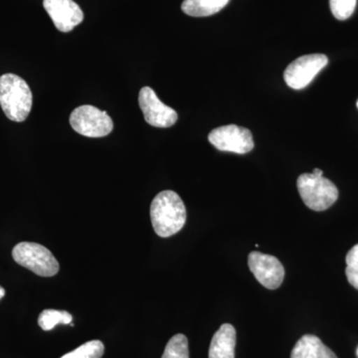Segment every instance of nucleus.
I'll return each instance as SVG.
<instances>
[{
    "mask_svg": "<svg viewBox=\"0 0 358 358\" xmlns=\"http://www.w3.org/2000/svg\"><path fill=\"white\" fill-rule=\"evenodd\" d=\"M152 227L162 238L173 236L186 222V208L182 199L173 190L159 192L150 205Z\"/></svg>",
    "mask_w": 358,
    "mask_h": 358,
    "instance_id": "1",
    "label": "nucleus"
},
{
    "mask_svg": "<svg viewBox=\"0 0 358 358\" xmlns=\"http://www.w3.org/2000/svg\"><path fill=\"white\" fill-rule=\"evenodd\" d=\"M0 106L9 120L24 122L31 112L32 93L24 80L15 74L0 77Z\"/></svg>",
    "mask_w": 358,
    "mask_h": 358,
    "instance_id": "2",
    "label": "nucleus"
},
{
    "mask_svg": "<svg viewBox=\"0 0 358 358\" xmlns=\"http://www.w3.org/2000/svg\"><path fill=\"white\" fill-rule=\"evenodd\" d=\"M296 187L303 203L313 211L327 210L338 199V190L334 183L313 173L301 174Z\"/></svg>",
    "mask_w": 358,
    "mask_h": 358,
    "instance_id": "3",
    "label": "nucleus"
},
{
    "mask_svg": "<svg viewBox=\"0 0 358 358\" xmlns=\"http://www.w3.org/2000/svg\"><path fill=\"white\" fill-rule=\"evenodd\" d=\"M16 263L40 277H53L59 272V263L50 250L32 242H21L13 250Z\"/></svg>",
    "mask_w": 358,
    "mask_h": 358,
    "instance_id": "4",
    "label": "nucleus"
},
{
    "mask_svg": "<svg viewBox=\"0 0 358 358\" xmlns=\"http://www.w3.org/2000/svg\"><path fill=\"white\" fill-rule=\"evenodd\" d=\"M70 124L78 134L88 138H103L112 133L114 129L107 112L90 105L81 106L73 110Z\"/></svg>",
    "mask_w": 358,
    "mask_h": 358,
    "instance_id": "5",
    "label": "nucleus"
},
{
    "mask_svg": "<svg viewBox=\"0 0 358 358\" xmlns=\"http://www.w3.org/2000/svg\"><path fill=\"white\" fill-rule=\"evenodd\" d=\"M209 143L221 152L245 155L254 148L253 136L250 129L236 124L219 127L210 131Z\"/></svg>",
    "mask_w": 358,
    "mask_h": 358,
    "instance_id": "6",
    "label": "nucleus"
},
{
    "mask_svg": "<svg viewBox=\"0 0 358 358\" xmlns=\"http://www.w3.org/2000/svg\"><path fill=\"white\" fill-rule=\"evenodd\" d=\"M329 63L324 54H310L293 61L284 73V79L289 88L301 90L312 83L315 77Z\"/></svg>",
    "mask_w": 358,
    "mask_h": 358,
    "instance_id": "7",
    "label": "nucleus"
},
{
    "mask_svg": "<svg viewBox=\"0 0 358 358\" xmlns=\"http://www.w3.org/2000/svg\"><path fill=\"white\" fill-rule=\"evenodd\" d=\"M138 103L145 122L155 128H171L178 122V113L164 105L150 87H143L138 95Z\"/></svg>",
    "mask_w": 358,
    "mask_h": 358,
    "instance_id": "8",
    "label": "nucleus"
},
{
    "mask_svg": "<svg viewBox=\"0 0 358 358\" xmlns=\"http://www.w3.org/2000/svg\"><path fill=\"white\" fill-rule=\"evenodd\" d=\"M248 266L250 271L265 288L278 289L284 281V266L274 256L251 252L248 256Z\"/></svg>",
    "mask_w": 358,
    "mask_h": 358,
    "instance_id": "9",
    "label": "nucleus"
},
{
    "mask_svg": "<svg viewBox=\"0 0 358 358\" xmlns=\"http://www.w3.org/2000/svg\"><path fill=\"white\" fill-rule=\"evenodd\" d=\"M43 6L59 31H72L84 20V13L74 0H43Z\"/></svg>",
    "mask_w": 358,
    "mask_h": 358,
    "instance_id": "10",
    "label": "nucleus"
},
{
    "mask_svg": "<svg viewBox=\"0 0 358 358\" xmlns=\"http://www.w3.org/2000/svg\"><path fill=\"white\" fill-rule=\"evenodd\" d=\"M236 329L230 324H224L214 334L209 348L208 358H235Z\"/></svg>",
    "mask_w": 358,
    "mask_h": 358,
    "instance_id": "11",
    "label": "nucleus"
},
{
    "mask_svg": "<svg viewBox=\"0 0 358 358\" xmlns=\"http://www.w3.org/2000/svg\"><path fill=\"white\" fill-rule=\"evenodd\" d=\"M291 358H338L317 336L306 334L299 339L292 350Z\"/></svg>",
    "mask_w": 358,
    "mask_h": 358,
    "instance_id": "12",
    "label": "nucleus"
},
{
    "mask_svg": "<svg viewBox=\"0 0 358 358\" xmlns=\"http://www.w3.org/2000/svg\"><path fill=\"white\" fill-rule=\"evenodd\" d=\"M228 2L229 0H185L181 9L192 17H206L222 10Z\"/></svg>",
    "mask_w": 358,
    "mask_h": 358,
    "instance_id": "13",
    "label": "nucleus"
},
{
    "mask_svg": "<svg viewBox=\"0 0 358 358\" xmlns=\"http://www.w3.org/2000/svg\"><path fill=\"white\" fill-rule=\"evenodd\" d=\"M72 315L66 310H44L40 313L38 324L43 331H51L57 324H69L72 322Z\"/></svg>",
    "mask_w": 358,
    "mask_h": 358,
    "instance_id": "14",
    "label": "nucleus"
},
{
    "mask_svg": "<svg viewBox=\"0 0 358 358\" xmlns=\"http://www.w3.org/2000/svg\"><path fill=\"white\" fill-rule=\"evenodd\" d=\"M162 358H189L188 339L185 334H176L169 339Z\"/></svg>",
    "mask_w": 358,
    "mask_h": 358,
    "instance_id": "15",
    "label": "nucleus"
},
{
    "mask_svg": "<svg viewBox=\"0 0 358 358\" xmlns=\"http://www.w3.org/2000/svg\"><path fill=\"white\" fill-rule=\"evenodd\" d=\"M105 346L100 341H91L84 343L73 352L66 353L61 358H102Z\"/></svg>",
    "mask_w": 358,
    "mask_h": 358,
    "instance_id": "16",
    "label": "nucleus"
},
{
    "mask_svg": "<svg viewBox=\"0 0 358 358\" xmlns=\"http://www.w3.org/2000/svg\"><path fill=\"white\" fill-rule=\"evenodd\" d=\"M357 0H329L331 13L338 20H346L355 13Z\"/></svg>",
    "mask_w": 358,
    "mask_h": 358,
    "instance_id": "17",
    "label": "nucleus"
},
{
    "mask_svg": "<svg viewBox=\"0 0 358 358\" xmlns=\"http://www.w3.org/2000/svg\"><path fill=\"white\" fill-rule=\"evenodd\" d=\"M345 274L348 282L358 289V244L355 245L346 255Z\"/></svg>",
    "mask_w": 358,
    "mask_h": 358,
    "instance_id": "18",
    "label": "nucleus"
},
{
    "mask_svg": "<svg viewBox=\"0 0 358 358\" xmlns=\"http://www.w3.org/2000/svg\"><path fill=\"white\" fill-rule=\"evenodd\" d=\"M313 174H315V176H322V174H324V173H322V171H320V169H313Z\"/></svg>",
    "mask_w": 358,
    "mask_h": 358,
    "instance_id": "19",
    "label": "nucleus"
},
{
    "mask_svg": "<svg viewBox=\"0 0 358 358\" xmlns=\"http://www.w3.org/2000/svg\"><path fill=\"white\" fill-rule=\"evenodd\" d=\"M4 296H6V289L0 286V299L3 298Z\"/></svg>",
    "mask_w": 358,
    "mask_h": 358,
    "instance_id": "20",
    "label": "nucleus"
},
{
    "mask_svg": "<svg viewBox=\"0 0 358 358\" xmlns=\"http://www.w3.org/2000/svg\"><path fill=\"white\" fill-rule=\"evenodd\" d=\"M357 109H358V100H357Z\"/></svg>",
    "mask_w": 358,
    "mask_h": 358,
    "instance_id": "21",
    "label": "nucleus"
},
{
    "mask_svg": "<svg viewBox=\"0 0 358 358\" xmlns=\"http://www.w3.org/2000/svg\"><path fill=\"white\" fill-rule=\"evenodd\" d=\"M357 355H358V350H357Z\"/></svg>",
    "mask_w": 358,
    "mask_h": 358,
    "instance_id": "22",
    "label": "nucleus"
}]
</instances>
